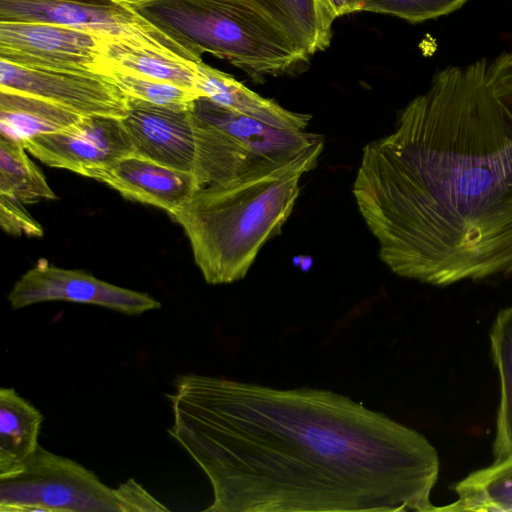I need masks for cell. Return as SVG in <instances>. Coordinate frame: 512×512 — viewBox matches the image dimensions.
Masks as SVG:
<instances>
[{"label": "cell", "instance_id": "obj_1", "mask_svg": "<svg viewBox=\"0 0 512 512\" xmlns=\"http://www.w3.org/2000/svg\"><path fill=\"white\" fill-rule=\"evenodd\" d=\"M170 436L207 476L208 512H437L440 461L418 431L329 390L196 374Z\"/></svg>", "mask_w": 512, "mask_h": 512}, {"label": "cell", "instance_id": "obj_2", "mask_svg": "<svg viewBox=\"0 0 512 512\" xmlns=\"http://www.w3.org/2000/svg\"><path fill=\"white\" fill-rule=\"evenodd\" d=\"M352 191L394 274H512V52L436 73L363 148Z\"/></svg>", "mask_w": 512, "mask_h": 512}, {"label": "cell", "instance_id": "obj_3", "mask_svg": "<svg viewBox=\"0 0 512 512\" xmlns=\"http://www.w3.org/2000/svg\"><path fill=\"white\" fill-rule=\"evenodd\" d=\"M305 173L302 167H287L204 186L170 214L186 233L208 284H230L247 275L291 215Z\"/></svg>", "mask_w": 512, "mask_h": 512}, {"label": "cell", "instance_id": "obj_4", "mask_svg": "<svg viewBox=\"0 0 512 512\" xmlns=\"http://www.w3.org/2000/svg\"><path fill=\"white\" fill-rule=\"evenodd\" d=\"M191 111L197 145L194 175L200 188L287 167L310 172L324 149V137L308 131L310 115L275 101L264 109L245 111L200 96Z\"/></svg>", "mask_w": 512, "mask_h": 512}, {"label": "cell", "instance_id": "obj_5", "mask_svg": "<svg viewBox=\"0 0 512 512\" xmlns=\"http://www.w3.org/2000/svg\"><path fill=\"white\" fill-rule=\"evenodd\" d=\"M127 1L196 63L210 53L263 77L283 74L308 59L247 0Z\"/></svg>", "mask_w": 512, "mask_h": 512}, {"label": "cell", "instance_id": "obj_6", "mask_svg": "<svg viewBox=\"0 0 512 512\" xmlns=\"http://www.w3.org/2000/svg\"><path fill=\"white\" fill-rule=\"evenodd\" d=\"M134 479L117 488L66 457L39 445L14 473L0 477V512L167 511Z\"/></svg>", "mask_w": 512, "mask_h": 512}, {"label": "cell", "instance_id": "obj_7", "mask_svg": "<svg viewBox=\"0 0 512 512\" xmlns=\"http://www.w3.org/2000/svg\"><path fill=\"white\" fill-rule=\"evenodd\" d=\"M0 22L46 23L90 31L147 44L193 61L127 0H0Z\"/></svg>", "mask_w": 512, "mask_h": 512}, {"label": "cell", "instance_id": "obj_8", "mask_svg": "<svg viewBox=\"0 0 512 512\" xmlns=\"http://www.w3.org/2000/svg\"><path fill=\"white\" fill-rule=\"evenodd\" d=\"M113 39L75 28L30 22H0V59L20 66L105 77L106 48Z\"/></svg>", "mask_w": 512, "mask_h": 512}, {"label": "cell", "instance_id": "obj_9", "mask_svg": "<svg viewBox=\"0 0 512 512\" xmlns=\"http://www.w3.org/2000/svg\"><path fill=\"white\" fill-rule=\"evenodd\" d=\"M12 309L46 301L98 305L126 315H139L161 307L142 293L100 280L81 270L64 269L39 261L14 284L8 294Z\"/></svg>", "mask_w": 512, "mask_h": 512}, {"label": "cell", "instance_id": "obj_10", "mask_svg": "<svg viewBox=\"0 0 512 512\" xmlns=\"http://www.w3.org/2000/svg\"><path fill=\"white\" fill-rule=\"evenodd\" d=\"M0 91L35 96L80 116L122 119L127 96L107 78L28 68L0 59Z\"/></svg>", "mask_w": 512, "mask_h": 512}, {"label": "cell", "instance_id": "obj_11", "mask_svg": "<svg viewBox=\"0 0 512 512\" xmlns=\"http://www.w3.org/2000/svg\"><path fill=\"white\" fill-rule=\"evenodd\" d=\"M23 145L44 164L81 175L134 154L121 119L109 116H83L65 129L34 136Z\"/></svg>", "mask_w": 512, "mask_h": 512}, {"label": "cell", "instance_id": "obj_12", "mask_svg": "<svg viewBox=\"0 0 512 512\" xmlns=\"http://www.w3.org/2000/svg\"><path fill=\"white\" fill-rule=\"evenodd\" d=\"M121 119L134 154L194 174L197 145L190 109H175L127 97Z\"/></svg>", "mask_w": 512, "mask_h": 512}, {"label": "cell", "instance_id": "obj_13", "mask_svg": "<svg viewBox=\"0 0 512 512\" xmlns=\"http://www.w3.org/2000/svg\"><path fill=\"white\" fill-rule=\"evenodd\" d=\"M84 176L101 181L125 198L172 214L200 188L192 172L177 170L135 154L106 167L90 168Z\"/></svg>", "mask_w": 512, "mask_h": 512}, {"label": "cell", "instance_id": "obj_14", "mask_svg": "<svg viewBox=\"0 0 512 512\" xmlns=\"http://www.w3.org/2000/svg\"><path fill=\"white\" fill-rule=\"evenodd\" d=\"M110 70L169 82L198 92V63L147 44L111 39L106 48ZM200 96V95H199Z\"/></svg>", "mask_w": 512, "mask_h": 512}, {"label": "cell", "instance_id": "obj_15", "mask_svg": "<svg viewBox=\"0 0 512 512\" xmlns=\"http://www.w3.org/2000/svg\"><path fill=\"white\" fill-rule=\"evenodd\" d=\"M272 20L309 57L326 49L335 20L322 0H247Z\"/></svg>", "mask_w": 512, "mask_h": 512}, {"label": "cell", "instance_id": "obj_16", "mask_svg": "<svg viewBox=\"0 0 512 512\" xmlns=\"http://www.w3.org/2000/svg\"><path fill=\"white\" fill-rule=\"evenodd\" d=\"M43 419L14 388L0 389V477L17 471L36 452Z\"/></svg>", "mask_w": 512, "mask_h": 512}, {"label": "cell", "instance_id": "obj_17", "mask_svg": "<svg viewBox=\"0 0 512 512\" xmlns=\"http://www.w3.org/2000/svg\"><path fill=\"white\" fill-rule=\"evenodd\" d=\"M82 117L35 96L0 91L1 136L13 141L23 143L34 136L65 129Z\"/></svg>", "mask_w": 512, "mask_h": 512}, {"label": "cell", "instance_id": "obj_18", "mask_svg": "<svg viewBox=\"0 0 512 512\" xmlns=\"http://www.w3.org/2000/svg\"><path fill=\"white\" fill-rule=\"evenodd\" d=\"M452 489L457 499L437 512H512V458L471 472Z\"/></svg>", "mask_w": 512, "mask_h": 512}, {"label": "cell", "instance_id": "obj_19", "mask_svg": "<svg viewBox=\"0 0 512 512\" xmlns=\"http://www.w3.org/2000/svg\"><path fill=\"white\" fill-rule=\"evenodd\" d=\"M491 354L500 378L494 461L512 458V305L500 310L490 330Z\"/></svg>", "mask_w": 512, "mask_h": 512}, {"label": "cell", "instance_id": "obj_20", "mask_svg": "<svg viewBox=\"0 0 512 512\" xmlns=\"http://www.w3.org/2000/svg\"><path fill=\"white\" fill-rule=\"evenodd\" d=\"M26 151L22 142L0 137V194L23 204L55 199L41 170Z\"/></svg>", "mask_w": 512, "mask_h": 512}, {"label": "cell", "instance_id": "obj_21", "mask_svg": "<svg viewBox=\"0 0 512 512\" xmlns=\"http://www.w3.org/2000/svg\"><path fill=\"white\" fill-rule=\"evenodd\" d=\"M106 78L127 97L175 109H190L197 93L169 82L111 69Z\"/></svg>", "mask_w": 512, "mask_h": 512}, {"label": "cell", "instance_id": "obj_22", "mask_svg": "<svg viewBox=\"0 0 512 512\" xmlns=\"http://www.w3.org/2000/svg\"><path fill=\"white\" fill-rule=\"evenodd\" d=\"M468 0H366L363 11L390 14L417 23L449 14Z\"/></svg>", "mask_w": 512, "mask_h": 512}, {"label": "cell", "instance_id": "obj_23", "mask_svg": "<svg viewBox=\"0 0 512 512\" xmlns=\"http://www.w3.org/2000/svg\"><path fill=\"white\" fill-rule=\"evenodd\" d=\"M0 224L12 235L42 236V228L24 209L23 203L0 194Z\"/></svg>", "mask_w": 512, "mask_h": 512}, {"label": "cell", "instance_id": "obj_24", "mask_svg": "<svg viewBox=\"0 0 512 512\" xmlns=\"http://www.w3.org/2000/svg\"><path fill=\"white\" fill-rule=\"evenodd\" d=\"M365 1L366 0H322L334 19L349 13L363 11Z\"/></svg>", "mask_w": 512, "mask_h": 512}]
</instances>
